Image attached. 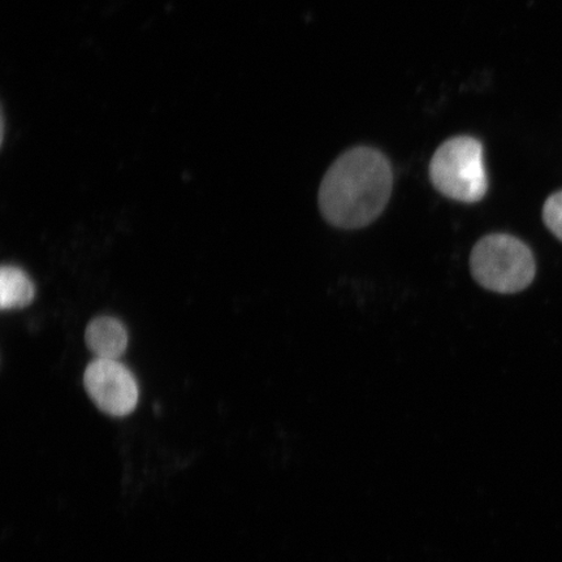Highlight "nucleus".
I'll use <instances>...</instances> for the list:
<instances>
[{"mask_svg":"<svg viewBox=\"0 0 562 562\" xmlns=\"http://www.w3.org/2000/svg\"><path fill=\"white\" fill-rule=\"evenodd\" d=\"M33 281L16 266H4L0 271V305L7 308L25 307L34 299Z\"/></svg>","mask_w":562,"mask_h":562,"instance_id":"423d86ee","label":"nucleus"},{"mask_svg":"<svg viewBox=\"0 0 562 562\" xmlns=\"http://www.w3.org/2000/svg\"><path fill=\"white\" fill-rule=\"evenodd\" d=\"M470 267L477 283L497 293L522 291L536 277L531 250L509 235H490L477 241Z\"/></svg>","mask_w":562,"mask_h":562,"instance_id":"f03ea898","label":"nucleus"},{"mask_svg":"<svg viewBox=\"0 0 562 562\" xmlns=\"http://www.w3.org/2000/svg\"><path fill=\"white\" fill-rule=\"evenodd\" d=\"M546 226L562 241V192L553 194L544 203Z\"/></svg>","mask_w":562,"mask_h":562,"instance_id":"0eeeda50","label":"nucleus"},{"mask_svg":"<svg viewBox=\"0 0 562 562\" xmlns=\"http://www.w3.org/2000/svg\"><path fill=\"white\" fill-rule=\"evenodd\" d=\"M393 172L389 159L371 147H356L335 161L319 189L321 213L333 226H369L390 201Z\"/></svg>","mask_w":562,"mask_h":562,"instance_id":"f257e3e1","label":"nucleus"},{"mask_svg":"<svg viewBox=\"0 0 562 562\" xmlns=\"http://www.w3.org/2000/svg\"><path fill=\"white\" fill-rule=\"evenodd\" d=\"M83 384L94 404L112 417H125L136 409L139 395L136 379L117 360L97 358L90 362Z\"/></svg>","mask_w":562,"mask_h":562,"instance_id":"20e7f679","label":"nucleus"},{"mask_svg":"<svg viewBox=\"0 0 562 562\" xmlns=\"http://www.w3.org/2000/svg\"><path fill=\"white\" fill-rule=\"evenodd\" d=\"M86 341L97 358L117 360L128 347V334L121 321L112 316H98L89 323Z\"/></svg>","mask_w":562,"mask_h":562,"instance_id":"39448f33","label":"nucleus"},{"mask_svg":"<svg viewBox=\"0 0 562 562\" xmlns=\"http://www.w3.org/2000/svg\"><path fill=\"white\" fill-rule=\"evenodd\" d=\"M430 178L448 199L465 203L483 200L488 180L480 140L468 136L446 140L434 154Z\"/></svg>","mask_w":562,"mask_h":562,"instance_id":"7ed1b4c3","label":"nucleus"}]
</instances>
